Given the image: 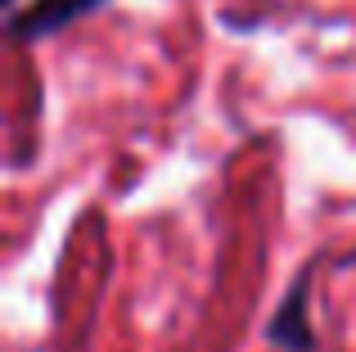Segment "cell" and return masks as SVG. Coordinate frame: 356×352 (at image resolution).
<instances>
[{
  "label": "cell",
  "instance_id": "cell-1",
  "mask_svg": "<svg viewBox=\"0 0 356 352\" xmlns=\"http://www.w3.org/2000/svg\"><path fill=\"white\" fill-rule=\"evenodd\" d=\"M113 0H23L14 14L5 18V36L14 45H41L50 36L68 32L72 23H86Z\"/></svg>",
  "mask_w": 356,
  "mask_h": 352
},
{
  "label": "cell",
  "instance_id": "cell-2",
  "mask_svg": "<svg viewBox=\"0 0 356 352\" xmlns=\"http://www.w3.org/2000/svg\"><path fill=\"white\" fill-rule=\"evenodd\" d=\"M316 262H321V257H312V262L289 280L284 298H280L275 312H270V321H266V344L270 348H280V352H316V348H321L316 326H312V307H307V303H312Z\"/></svg>",
  "mask_w": 356,
  "mask_h": 352
},
{
  "label": "cell",
  "instance_id": "cell-3",
  "mask_svg": "<svg viewBox=\"0 0 356 352\" xmlns=\"http://www.w3.org/2000/svg\"><path fill=\"white\" fill-rule=\"evenodd\" d=\"M334 266H339V271H352V266H356V244L348 248V253H339V262H334Z\"/></svg>",
  "mask_w": 356,
  "mask_h": 352
},
{
  "label": "cell",
  "instance_id": "cell-4",
  "mask_svg": "<svg viewBox=\"0 0 356 352\" xmlns=\"http://www.w3.org/2000/svg\"><path fill=\"white\" fill-rule=\"evenodd\" d=\"M0 9H5V18H9V14L18 9V0H0Z\"/></svg>",
  "mask_w": 356,
  "mask_h": 352
}]
</instances>
